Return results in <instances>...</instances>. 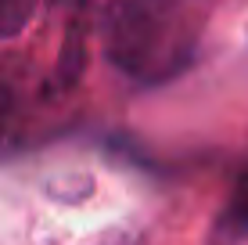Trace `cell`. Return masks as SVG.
<instances>
[{
  "label": "cell",
  "mask_w": 248,
  "mask_h": 245,
  "mask_svg": "<svg viewBox=\"0 0 248 245\" xmlns=\"http://www.w3.org/2000/svg\"><path fill=\"white\" fill-rule=\"evenodd\" d=\"M101 44L119 72L162 83L191 65L198 22L176 0H112L101 18Z\"/></svg>",
  "instance_id": "cell-1"
},
{
  "label": "cell",
  "mask_w": 248,
  "mask_h": 245,
  "mask_svg": "<svg viewBox=\"0 0 248 245\" xmlns=\"http://www.w3.org/2000/svg\"><path fill=\"white\" fill-rule=\"evenodd\" d=\"M87 50H90V44H87V18H83V15H72L65 36H62V50H58L54 87L72 90L76 83L83 80V72H87Z\"/></svg>",
  "instance_id": "cell-2"
},
{
  "label": "cell",
  "mask_w": 248,
  "mask_h": 245,
  "mask_svg": "<svg viewBox=\"0 0 248 245\" xmlns=\"http://www.w3.org/2000/svg\"><path fill=\"white\" fill-rule=\"evenodd\" d=\"M248 238V166L245 173L234 180V191H230L223 213L216 216V227H212L209 245H237Z\"/></svg>",
  "instance_id": "cell-3"
},
{
  "label": "cell",
  "mask_w": 248,
  "mask_h": 245,
  "mask_svg": "<svg viewBox=\"0 0 248 245\" xmlns=\"http://www.w3.org/2000/svg\"><path fill=\"white\" fill-rule=\"evenodd\" d=\"M36 0H0V40H11L25 29V22L32 18Z\"/></svg>",
  "instance_id": "cell-4"
},
{
  "label": "cell",
  "mask_w": 248,
  "mask_h": 245,
  "mask_svg": "<svg viewBox=\"0 0 248 245\" xmlns=\"http://www.w3.org/2000/svg\"><path fill=\"white\" fill-rule=\"evenodd\" d=\"M11 105H15V98H11V90H7V83L0 80V130H4L7 115H11Z\"/></svg>",
  "instance_id": "cell-5"
}]
</instances>
